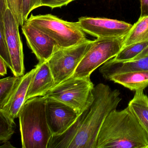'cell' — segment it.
<instances>
[{
    "label": "cell",
    "instance_id": "cell-1",
    "mask_svg": "<svg viewBox=\"0 0 148 148\" xmlns=\"http://www.w3.org/2000/svg\"><path fill=\"white\" fill-rule=\"evenodd\" d=\"M94 99L63 134L52 136L47 148H95L101 127L122 100L118 89L100 83L93 89Z\"/></svg>",
    "mask_w": 148,
    "mask_h": 148
},
{
    "label": "cell",
    "instance_id": "cell-2",
    "mask_svg": "<svg viewBox=\"0 0 148 148\" xmlns=\"http://www.w3.org/2000/svg\"><path fill=\"white\" fill-rule=\"evenodd\" d=\"M148 148V134L128 107L111 111L98 134L95 148Z\"/></svg>",
    "mask_w": 148,
    "mask_h": 148
},
{
    "label": "cell",
    "instance_id": "cell-3",
    "mask_svg": "<svg viewBox=\"0 0 148 148\" xmlns=\"http://www.w3.org/2000/svg\"><path fill=\"white\" fill-rule=\"evenodd\" d=\"M47 99L36 96L26 101L18 115L22 147L47 148L53 136L46 115Z\"/></svg>",
    "mask_w": 148,
    "mask_h": 148
},
{
    "label": "cell",
    "instance_id": "cell-4",
    "mask_svg": "<svg viewBox=\"0 0 148 148\" xmlns=\"http://www.w3.org/2000/svg\"><path fill=\"white\" fill-rule=\"evenodd\" d=\"M25 22L34 26L53 39L60 47H71L87 40L78 23L67 21L51 14H31Z\"/></svg>",
    "mask_w": 148,
    "mask_h": 148
},
{
    "label": "cell",
    "instance_id": "cell-5",
    "mask_svg": "<svg viewBox=\"0 0 148 148\" xmlns=\"http://www.w3.org/2000/svg\"><path fill=\"white\" fill-rule=\"evenodd\" d=\"M94 87L90 76H72L54 87L44 96L66 104L79 115L93 101Z\"/></svg>",
    "mask_w": 148,
    "mask_h": 148
},
{
    "label": "cell",
    "instance_id": "cell-6",
    "mask_svg": "<svg viewBox=\"0 0 148 148\" xmlns=\"http://www.w3.org/2000/svg\"><path fill=\"white\" fill-rule=\"evenodd\" d=\"M127 35L120 37L97 38L78 64L73 76H90L98 67L114 57L123 47Z\"/></svg>",
    "mask_w": 148,
    "mask_h": 148
},
{
    "label": "cell",
    "instance_id": "cell-7",
    "mask_svg": "<svg viewBox=\"0 0 148 148\" xmlns=\"http://www.w3.org/2000/svg\"><path fill=\"white\" fill-rule=\"evenodd\" d=\"M93 41L87 39L79 44L59 47L47 61L54 80V87L73 76Z\"/></svg>",
    "mask_w": 148,
    "mask_h": 148
},
{
    "label": "cell",
    "instance_id": "cell-8",
    "mask_svg": "<svg viewBox=\"0 0 148 148\" xmlns=\"http://www.w3.org/2000/svg\"><path fill=\"white\" fill-rule=\"evenodd\" d=\"M3 23L5 42L12 64L11 72L15 76H22L25 73V67L20 25L9 8L4 13Z\"/></svg>",
    "mask_w": 148,
    "mask_h": 148
},
{
    "label": "cell",
    "instance_id": "cell-9",
    "mask_svg": "<svg viewBox=\"0 0 148 148\" xmlns=\"http://www.w3.org/2000/svg\"><path fill=\"white\" fill-rule=\"evenodd\" d=\"M77 22L84 33L97 38L125 36L133 26L117 20L88 17H80Z\"/></svg>",
    "mask_w": 148,
    "mask_h": 148
},
{
    "label": "cell",
    "instance_id": "cell-10",
    "mask_svg": "<svg viewBox=\"0 0 148 148\" xmlns=\"http://www.w3.org/2000/svg\"><path fill=\"white\" fill-rule=\"evenodd\" d=\"M46 115L48 124L53 136L66 132L73 124L78 114L62 103L47 99Z\"/></svg>",
    "mask_w": 148,
    "mask_h": 148
},
{
    "label": "cell",
    "instance_id": "cell-11",
    "mask_svg": "<svg viewBox=\"0 0 148 148\" xmlns=\"http://www.w3.org/2000/svg\"><path fill=\"white\" fill-rule=\"evenodd\" d=\"M22 31L28 46L39 62L48 61L60 47L51 37L29 23L24 22Z\"/></svg>",
    "mask_w": 148,
    "mask_h": 148
},
{
    "label": "cell",
    "instance_id": "cell-12",
    "mask_svg": "<svg viewBox=\"0 0 148 148\" xmlns=\"http://www.w3.org/2000/svg\"><path fill=\"white\" fill-rule=\"evenodd\" d=\"M35 68L25 101L36 96H44L54 87V80L47 61L39 62Z\"/></svg>",
    "mask_w": 148,
    "mask_h": 148
},
{
    "label": "cell",
    "instance_id": "cell-13",
    "mask_svg": "<svg viewBox=\"0 0 148 148\" xmlns=\"http://www.w3.org/2000/svg\"><path fill=\"white\" fill-rule=\"evenodd\" d=\"M35 70V67L34 68L21 76L16 87L3 109L14 120L18 118L19 112L25 102L28 89Z\"/></svg>",
    "mask_w": 148,
    "mask_h": 148
},
{
    "label": "cell",
    "instance_id": "cell-14",
    "mask_svg": "<svg viewBox=\"0 0 148 148\" xmlns=\"http://www.w3.org/2000/svg\"><path fill=\"white\" fill-rule=\"evenodd\" d=\"M104 78L121 84L132 91L144 90L148 87V70L116 73Z\"/></svg>",
    "mask_w": 148,
    "mask_h": 148
},
{
    "label": "cell",
    "instance_id": "cell-15",
    "mask_svg": "<svg viewBox=\"0 0 148 148\" xmlns=\"http://www.w3.org/2000/svg\"><path fill=\"white\" fill-rule=\"evenodd\" d=\"M138 70H148V55L124 62L116 61L112 58L99 68V72L103 78L116 73Z\"/></svg>",
    "mask_w": 148,
    "mask_h": 148
},
{
    "label": "cell",
    "instance_id": "cell-16",
    "mask_svg": "<svg viewBox=\"0 0 148 148\" xmlns=\"http://www.w3.org/2000/svg\"><path fill=\"white\" fill-rule=\"evenodd\" d=\"M128 107L134 114L148 134V97L144 90L135 91Z\"/></svg>",
    "mask_w": 148,
    "mask_h": 148
},
{
    "label": "cell",
    "instance_id": "cell-17",
    "mask_svg": "<svg viewBox=\"0 0 148 148\" xmlns=\"http://www.w3.org/2000/svg\"><path fill=\"white\" fill-rule=\"evenodd\" d=\"M148 41V16L140 17L127 35L123 47L140 42Z\"/></svg>",
    "mask_w": 148,
    "mask_h": 148
},
{
    "label": "cell",
    "instance_id": "cell-18",
    "mask_svg": "<svg viewBox=\"0 0 148 148\" xmlns=\"http://www.w3.org/2000/svg\"><path fill=\"white\" fill-rule=\"evenodd\" d=\"M16 128L14 120L5 110L0 109V144L11 139Z\"/></svg>",
    "mask_w": 148,
    "mask_h": 148
},
{
    "label": "cell",
    "instance_id": "cell-19",
    "mask_svg": "<svg viewBox=\"0 0 148 148\" xmlns=\"http://www.w3.org/2000/svg\"><path fill=\"white\" fill-rule=\"evenodd\" d=\"M148 45V41L140 42L123 47L113 59L118 62L129 61L138 55Z\"/></svg>",
    "mask_w": 148,
    "mask_h": 148
},
{
    "label": "cell",
    "instance_id": "cell-20",
    "mask_svg": "<svg viewBox=\"0 0 148 148\" xmlns=\"http://www.w3.org/2000/svg\"><path fill=\"white\" fill-rule=\"evenodd\" d=\"M8 8H9L8 1L0 0V55L3 58L8 68H11L12 64L6 45L4 33L3 16Z\"/></svg>",
    "mask_w": 148,
    "mask_h": 148
},
{
    "label": "cell",
    "instance_id": "cell-21",
    "mask_svg": "<svg viewBox=\"0 0 148 148\" xmlns=\"http://www.w3.org/2000/svg\"><path fill=\"white\" fill-rule=\"evenodd\" d=\"M21 76H8L0 79V109L8 102L20 80Z\"/></svg>",
    "mask_w": 148,
    "mask_h": 148
},
{
    "label": "cell",
    "instance_id": "cell-22",
    "mask_svg": "<svg viewBox=\"0 0 148 148\" xmlns=\"http://www.w3.org/2000/svg\"><path fill=\"white\" fill-rule=\"evenodd\" d=\"M40 7H42L41 0H21V14L23 25L28 18L30 12Z\"/></svg>",
    "mask_w": 148,
    "mask_h": 148
},
{
    "label": "cell",
    "instance_id": "cell-23",
    "mask_svg": "<svg viewBox=\"0 0 148 148\" xmlns=\"http://www.w3.org/2000/svg\"><path fill=\"white\" fill-rule=\"evenodd\" d=\"M9 8L11 10L15 18L18 22L20 26H22L21 14V6L19 0H7Z\"/></svg>",
    "mask_w": 148,
    "mask_h": 148
},
{
    "label": "cell",
    "instance_id": "cell-24",
    "mask_svg": "<svg viewBox=\"0 0 148 148\" xmlns=\"http://www.w3.org/2000/svg\"><path fill=\"white\" fill-rule=\"evenodd\" d=\"M73 0H41V6H47L51 9L67 6Z\"/></svg>",
    "mask_w": 148,
    "mask_h": 148
},
{
    "label": "cell",
    "instance_id": "cell-25",
    "mask_svg": "<svg viewBox=\"0 0 148 148\" xmlns=\"http://www.w3.org/2000/svg\"><path fill=\"white\" fill-rule=\"evenodd\" d=\"M140 17L148 16V0H140Z\"/></svg>",
    "mask_w": 148,
    "mask_h": 148
},
{
    "label": "cell",
    "instance_id": "cell-26",
    "mask_svg": "<svg viewBox=\"0 0 148 148\" xmlns=\"http://www.w3.org/2000/svg\"><path fill=\"white\" fill-rule=\"evenodd\" d=\"M7 67L3 58L0 55V76H4L7 74Z\"/></svg>",
    "mask_w": 148,
    "mask_h": 148
},
{
    "label": "cell",
    "instance_id": "cell-27",
    "mask_svg": "<svg viewBox=\"0 0 148 148\" xmlns=\"http://www.w3.org/2000/svg\"><path fill=\"white\" fill-rule=\"evenodd\" d=\"M148 55V45L143 50L142 52H141L138 55L136 56L134 59L132 60H136V59H139V58H142V57H144V56H147ZM131 60V61H132Z\"/></svg>",
    "mask_w": 148,
    "mask_h": 148
},
{
    "label": "cell",
    "instance_id": "cell-28",
    "mask_svg": "<svg viewBox=\"0 0 148 148\" xmlns=\"http://www.w3.org/2000/svg\"><path fill=\"white\" fill-rule=\"evenodd\" d=\"M14 147L11 145L10 142L9 141H6V142H4L3 143V145L2 146H0V148H14Z\"/></svg>",
    "mask_w": 148,
    "mask_h": 148
},
{
    "label": "cell",
    "instance_id": "cell-29",
    "mask_svg": "<svg viewBox=\"0 0 148 148\" xmlns=\"http://www.w3.org/2000/svg\"><path fill=\"white\" fill-rule=\"evenodd\" d=\"M19 3H20V6L21 5V0H19Z\"/></svg>",
    "mask_w": 148,
    "mask_h": 148
}]
</instances>
